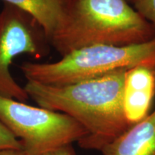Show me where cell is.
I'll return each mask as SVG.
<instances>
[{
	"instance_id": "obj_3",
	"label": "cell",
	"mask_w": 155,
	"mask_h": 155,
	"mask_svg": "<svg viewBox=\"0 0 155 155\" xmlns=\"http://www.w3.org/2000/svg\"><path fill=\"white\" fill-rule=\"evenodd\" d=\"M141 65L155 66V37L131 45H93L71 52L53 63L25 62L27 81L51 86L74 84Z\"/></svg>"
},
{
	"instance_id": "obj_10",
	"label": "cell",
	"mask_w": 155,
	"mask_h": 155,
	"mask_svg": "<svg viewBox=\"0 0 155 155\" xmlns=\"http://www.w3.org/2000/svg\"><path fill=\"white\" fill-rule=\"evenodd\" d=\"M134 9L155 28V0H137Z\"/></svg>"
},
{
	"instance_id": "obj_4",
	"label": "cell",
	"mask_w": 155,
	"mask_h": 155,
	"mask_svg": "<svg viewBox=\"0 0 155 155\" xmlns=\"http://www.w3.org/2000/svg\"><path fill=\"white\" fill-rule=\"evenodd\" d=\"M0 121L29 155H42L78 142L88 134L80 123L67 114L1 96Z\"/></svg>"
},
{
	"instance_id": "obj_2",
	"label": "cell",
	"mask_w": 155,
	"mask_h": 155,
	"mask_svg": "<svg viewBox=\"0 0 155 155\" xmlns=\"http://www.w3.org/2000/svg\"><path fill=\"white\" fill-rule=\"evenodd\" d=\"M154 37V27L127 0H68L50 45L63 57L88 46L131 45Z\"/></svg>"
},
{
	"instance_id": "obj_1",
	"label": "cell",
	"mask_w": 155,
	"mask_h": 155,
	"mask_svg": "<svg viewBox=\"0 0 155 155\" xmlns=\"http://www.w3.org/2000/svg\"><path fill=\"white\" fill-rule=\"evenodd\" d=\"M127 71L61 86L27 81L24 89L40 107L76 120L88 132L78 141L79 146L101 152L131 127L124 110Z\"/></svg>"
},
{
	"instance_id": "obj_12",
	"label": "cell",
	"mask_w": 155,
	"mask_h": 155,
	"mask_svg": "<svg viewBox=\"0 0 155 155\" xmlns=\"http://www.w3.org/2000/svg\"><path fill=\"white\" fill-rule=\"evenodd\" d=\"M0 155H29L22 149L21 150H5L0 151Z\"/></svg>"
},
{
	"instance_id": "obj_11",
	"label": "cell",
	"mask_w": 155,
	"mask_h": 155,
	"mask_svg": "<svg viewBox=\"0 0 155 155\" xmlns=\"http://www.w3.org/2000/svg\"><path fill=\"white\" fill-rule=\"evenodd\" d=\"M42 155H75V152L72 144H68L50 151Z\"/></svg>"
},
{
	"instance_id": "obj_14",
	"label": "cell",
	"mask_w": 155,
	"mask_h": 155,
	"mask_svg": "<svg viewBox=\"0 0 155 155\" xmlns=\"http://www.w3.org/2000/svg\"><path fill=\"white\" fill-rule=\"evenodd\" d=\"M127 1H128V2H129V3H130V2H131V0H127Z\"/></svg>"
},
{
	"instance_id": "obj_7",
	"label": "cell",
	"mask_w": 155,
	"mask_h": 155,
	"mask_svg": "<svg viewBox=\"0 0 155 155\" xmlns=\"http://www.w3.org/2000/svg\"><path fill=\"white\" fill-rule=\"evenodd\" d=\"M103 155H155V111L101 150Z\"/></svg>"
},
{
	"instance_id": "obj_8",
	"label": "cell",
	"mask_w": 155,
	"mask_h": 155,
	"mask_svg": "<svg viewBox=\"0 0 155 155\" xmlns=\"http://www.w3.org/2000/svg\"><path fill=\"white\" fill-rule=\"evenodd\" d=\"M25 12L43 30L50 43L66 12L68 0H2Z\"/></svg>"
},
{
	"instance_id": "obj_13",
	"label": "cell",
	"mask_w": 155,
	"mask_h": 155,
	"mask_svg": "<svg viewBox=\"0 0 155 155\" xmlns=\"http://www.w3.org/2000/svg\"><path fill=\"white\" fill-rule=\"evenodd\" d=\"M136 1H137V0H131V3H134V2H136Z\"/></svg>"
},
{
	"instance_id": "obj_5",
	"label": "cell",
	"mask_w": 155,
	"mask_h": 155,
	"mask_svg": "<svg viewBox=\"0 0 155 155\" xmlns=\"http://www.w3.org/2000/svg\"><path fill=\"white\" fill-rule=\"evenodd\" d=\"M50 43L32 17L15 6L4 3L0 10V96L26 102L30 98L11 74L17 56L26 54L40 59L49 53Z\"/></svg>"
},
{
	"instance_id": "obj_6",
	"label": "cell",
	"mask_w": 155,
	"mask_h": 155,
	"mask_svg": "<svg viewBox=\"0 0 155 155\" xmlns=\"http://www.w3.org/2000/svg\"><path fill=\"white\" fill-rule=\"evenodd\" d=\"M155 96V66L141 65L126 72L124 110L132 127L150 114Z\"/></svg>"
},
{
	"instance_id": "obj_9",
	"label": "cell",
	"mask_w": 155,
	"mask_h": 155,
	"mask_svg": "<svg viewBox=\"0 0 155 155\" xmlns=\"http://www.w3.org/2000/svg\"><path fill=\"white\" fill-rule=\"evenodd\" d=\"M21 141L12 133V131L0 121V151L5 150H21Z\"/></svg>"
}]
</instances>
